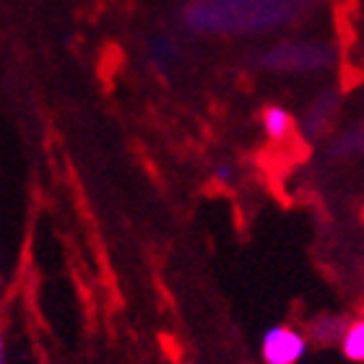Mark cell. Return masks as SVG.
Listing matches in <instances>:
<instances>
[{
    "mask_svg": "<svg viewBox=\"0 0 364 364\" xmlns=\"http://www.w3.org/2000/svg\"><path fill=\"white\" fill-rule=\"evenodd\" d=\"M151 58L156 63H172L177 58V47L169 37H156L151 42Z\"/></svg>",
    "mask_w": 364,
    "mask_h": 364,
    "instance_id": "cell-8",
    "label": "cell"
},
{
    "mask_svg": "<svg viewBox=\"0 0 364 364\" xmlns=\"http://www.w3.org/2000/svg\"><path fill=\"white\" fill-rule=\"evenodd\" d=\"M0 364H6V354H3V338H0Z\"/></svg>",
    "mask_w": 364,
    "mask_h": 364,
    "instance_id": "cell-10",
    "label": "cell"
},
{
    "mask_svg": "<svg viewBox=\"0 0 364 364\" xmlns=\"http://www.w3.org/2000/svg\"><path fill=\"white\" fill-rule=\"evenodd\" d=\"M182 364H193V362H182Z\"/></svg>",
    "mask_w": 364,
    "mask_h": 364,
    "instance_id": "cell-11",
    "label": "cell"
},
{
    "mask_svg": "<svg viewBox=\"0 0 364 364\" xmlns=\"http://www.w3.org/2000/svg\"><path fill=\"white\" fill-rule=\"evenodd\" d=\"M307 354V336L291 326H273L260 338V357L266 364H299Z\"/></svg>",
    "mask_w": 364,
    "mask_h": 364,
    "instance_id": "cell-3",
    "label": "cell"
},
{
    "mask_svg": "<svg viewBox=\"0 0 364 364\" xmlns=\"http://www.w3.org/2000/svg\"><path fill=\"white\" fill-rule=\"evenodd\" d=\"M336 63V50L315 39L276 42L258 53V65L273 73H318Z\"/></svg>",
    "mask_w": 364,
    "mask_h": 364,
    "instance_id": "cell-2",
    "label": "cell"
},
{
    "mask_svg": "<svg viewBox=\"0 0 364 364\" xmlns=\"http://www.w3.org/2000/svg\"><path fill=\"white\" fill-rule=\"evenodd\" d=\"M232 177V169L229 167H219V180H229Z\"/></svg>",
    "mask_w": 364,
    "mask_h": 364,
    "instance_id": "cell-9",
    "label": "cell"
},
{
    "mask_svg": "<svg viewBox=\"0 0 364 364\" xmlns=\"http://www.w3.org/2000/svg\"><path fill=\"white\" fill-rule=\"evenodd\" d=\"M341 354L349 362L364 364V318H357L346 326L341 336Z\"/></svg>",
    "mask_w": 364,
    "mask_h": 364,
    "instance_id": "cell-6",
    "label": "cell"
},
{
    "mask_svg": "<svg viewBox=\"0 0 364 364\" xmlns=\"http://www.w3.org/2000/svg\"><path fill=\"white\" fill-rule=\"evenodd\" d=\"M260 122H263V133L271 141H287L294 130V117L289 114V109L279 105H268L260 114Z\"/></svg>",
    "mask_w": 364,
    "mask_h": 364,
    "instance_id": "cell-5",
    "label": "cell"
},
{
    "mask_svg": "<svg viewBox=\"0 0 364 364\" xmlns=\"http://www.w3.org/2000/svg\"><path fill=\"white\" fill-rule=\"evenodd\" d=\"M336 151L338 154H362L364 156V125L351 128L349 133H343L336 141Z\"/></svg>",
    "mask_w": 364,
    "mask_h": 364,
    "instance_id": "cell-7",
    "label": "cell"
},
{
    "mask_svg": "<svg viewBox=\"0 0 364 364\" xmlns=\"http://www.w3.org/2000/svg\"><path fill=\"white\" fill-rule=\"evenodd\" d=\"M312 0H193L185 23L198 34H263L299 21Z\"/></svg>",
    "mask_w": 364,
    "mask_h": 364,
    "instance_id": "cell-1",
    "label": "cell"
},
{
    "mask_svg": "<svg viewBox=\"0 0 364 364\" xmlns=\"http://www.w3.org/2000/svg\"><path fill=\"white\" fill-rule=\"evenodd\" d=\"M336 109H338V97H336L333 91H323L310 105L307 114H304V130L312 133V136L320 133L336 117Z\"/></svg>",
    "mask_w": 364,
    "mask_h": 364,
    "instance_id": "cell-4",
    "label": "cell"
}]
</instances>
